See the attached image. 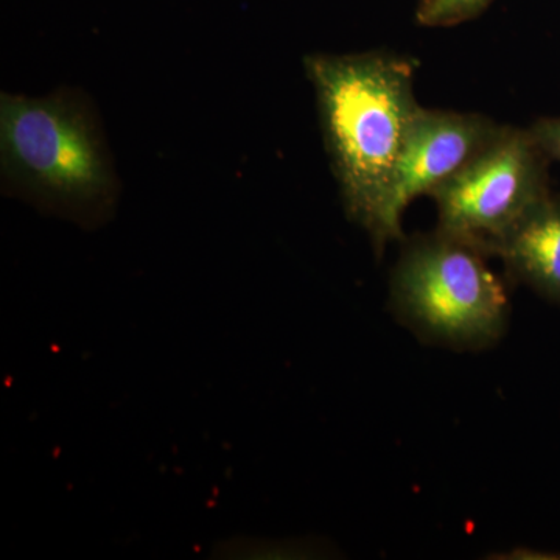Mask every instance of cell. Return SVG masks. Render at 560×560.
I'll return each instance as SVG.
<instances>
[{
  "instance_id": "cell-8",
  "label": "cell",
  "mask_w": 560,
  "mask_h": 560,
  "mask_svg": "<svg viewBox=\"0 0 560 560\" xmlns=\"http://www.w3.org/2000/svg\"><path fill=\"white\" fill-rule=\"evenodd\" d=\"M528 131L551 161H560V117H541Z\"/></svg>"
},
{
  "instance_id": "cell-5",
  "label": "cell",
  "mask_w": 560,
  "mask_h": 560,
  "mask_svg": "<svg viewBox=\"0 0 560 560\" xmlns=\"http://www.w3.org/2000/svg\"><path fill=\"white\" fill-rule=\"evenodd\" d=\"M506 127L482 114L420 106L370 235L375 253L381 256L388 243L404 238L401 219L416 198L430 197L492 145Z\"/></svg>"
},
{
  "instance_id": "cell-6",
  "label": "cell",
  "mask_w": 560,
  "mask_h": 560,
  "mask_svg": "<svg viewBox=\"0 0 560 560\" xmlns=\"http://www.w3.org/2000/svg\"><path fill=\"white\" fill-rule=\"evenodd\" d=\"M508 278L560 307V195L536 206L492 249Z\"/></svg>"
},
{
  "instance_id": "cell-1",
  "label": "cell",
  "mask_w": 560,
  "mask_h": 560,
  "mask_svg": "<svg viewBox=\"0 0 560 560\" xmlns=\"http://www.w3.org/2000/svg\"><path fill=\"white\" fill-rule=\"evenodd\" d=\"M304 68L346 213L371 235L420 109L416 61L374 50L308 55Z\"/></svg>"
},
{
  "instance_id": "cell-3",
  "label": "cell",
  "mask_w": 560,
  "mask_h": 560,
  "mask_svg": "<svg viewBox=\"0 0 560 560\" xmlns=\"http://www.w3.org/2000/svg\"><path fill=\"white\" fill-rule=\"evenodd\" d=\"M3 176L44 201L81 210L105 205L113 173L88 110L69 94L0 95Z\"/></svg>"
},
{
  "instance_id": "cell-7",
  "label": "cell",
  "mask_w": 560,
  "mask_h": 560,
  "mask_svg": "<svg viewBox=\"0 0 560 560\" xmlns=\"http://www.w3.org/2000/svg\"><path fill=\"white\" fill-rule=\"evenodd\" d=\"M490 0H420L419 24L425 27H452L474 20Z\"/></svg>"
},
{
  "instance_id": "cell-4",
  "label": "cell",
  "mask_w": 560,
  "mask_h": 560,
  "mask_svg": "<svg viewBox=\"0 0 560 560\" xmlns=\"http://www.w3.org/2000/svg\"><path fill=\"white\" fill-rule=\"evenodd\" d=\"M550 162L528 128L506 127L492 145L430 195L436 202L438 230L474 243L492 257L493 246L551 194Z\"/></svg>"
},
{
  "instance_id": "cell-2",
  "label": "cell",
  "mask_w": 560,
  "mask_h": 560,
  "mask_svg": "<svg viewBox=\"0 0 560 560\" xmlns=\"http://www.w3.org/2000/svg\"><path fill=\"white\" fill-rule=\"evenodd\" d=\"M474 243L434 230L405 241L390 276V308L422 341L482 350L506 334L510 291Z\"/></svg>"
}]
</instances>
